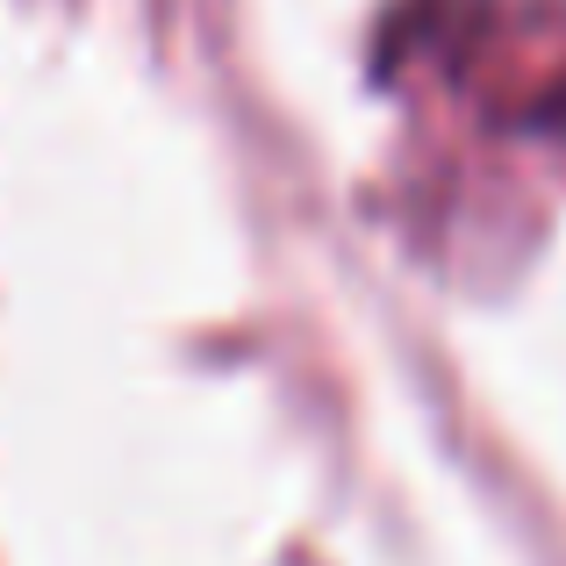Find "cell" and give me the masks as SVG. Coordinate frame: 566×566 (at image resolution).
Returning a JSON list of instances; mask_svg holds the SVG:
<instances>
[{
  "mask_svg": "<svg viewBox=\"0 0 566 566\" xmlns=\"http://www.w3.org/2000/svg\"><path fill=\"white\" fill-rule=\"evenodd\" d=\"M380 65L409 80L488 86L510 129L566 137V14L516 0H401L380 36Z\"/></svg>",
  "mask_w": 566,
  "mask_h": 566,
  "instance_id": "obj_1",
  "label": "cell"
}]
</instances>
